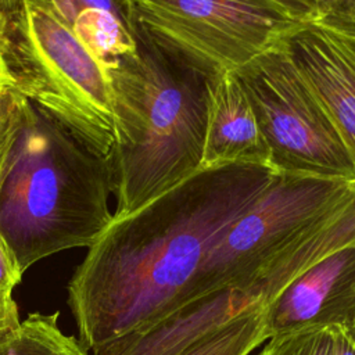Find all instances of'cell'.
Wrapping results in <instances>:
<instances>
[{
	"label": "cell",
	"mask_w": 355,
	"mask_h": 355,
	"mask_svg": "<svg viewBox=\"0 0 355 355\" xmlns=\"http://www.w3.org/2000/svg\"><path fill=\"white\" fill-rule=\"evenodd\" d=\"M277 175L252 164L200 169L114 216L67 286L80 344L93 354L189 304L187 288L212 247Z\"/></svg>",
	"instance_id": "6da1fadb"
},
{
	"label": "cell",
	"mask_w": 355,
	"mask_h": 355,
	"mask_svg": "<svg viewBox=\"0 0 355 355\" xmlns=\"http://www.w3.org/2000/svg\"><path fill=\"white\" fill-rule=\"evenodd\" d=\"M108 157L25 98L0 180V236L22 273L64 250L90 247L111 223Z\"/></svg>",
	"instance_id": "7a4b0ae2"
},
{
	"label": "cell",
	"mask_w": 355,
	"mask_h": 355,
	"mask_svg": "<svg viewBox=\"0 0 355 355\" xmlns=\"http://www.w3.org/2000/svg\"><path fill=\"white\" fill-rule=\"evenodd\" d=\"M110 76L114 216H125L200 171L209 80L162 51L139 24L136 53Z\"/></svg>",
	"instance_id": "3957f363"
},
{
	"label": "cell",
	"mask_w": 355,
	"mask_h": 355,
	"mask_svg": "<svg viewBox=\"0 0 355 355\" xmlns=\"http://www.w3.org/2000/svg\"><path fill=\"white\" fill-rule=\"evenodd\" d=\"M8 83L105 157L115 141L110 71L42 1L24 0L0 37Z\"/></svg>",
	"instance_id": "277c9868"
},
{
	"label": "cell",
	"mask_w": 355,
	"mask_h": 355,
	"mask_svg": "<svg viewBox=\"0 0 355 355\" xmlns=\"http://www.w3.org/2000/svg\"><path fill=\"white\" fill-rule=\"evenodd\" d=\"M354 189L343 180L279 173L212 247L186 302L222 291L250 298L265 270Z\"/></svg>",
	"instance_id": "5b68a950"
},
{
	"label": "cell",
	"mask_w": 355,
	"mask_h": 355,
	"mask_svg": "<svg viewBox=\"0 0 355 355\" xmlns=\"http://www.w3.org/2000/svg\"><path fill=\"white\" fill-rule=\"evenodd\" d=\"M284 40L234 72L268 144L270 166L277 173L355 183V161Z\"/></svg>",
	"instance_id": "8992f818"
},
{
	"label": "cell",
	"mask_w": 355,
	"mask_h": 355,
	"mask_svg": "<svg viewBox=\"0 0 355 355\" xmlns=\"http://www.w3.org/2000/svg\"><path fill=\"white\" fill-rule=\"evenodd\" d=\"M136 22L207 80L236 72L300 25L268 0H132Z\"/></svg>",
	"instance_id": "52a82bcc"
},
{
	"label": "cell",
	"mask_w": 355,
	"mask_h": 355,
	"mask_svg": "<svg viewBox=\"0 0 355 355\" xmlns=\"http://www.w3.org/2000/svg\"><path fill=\"white\" fill-rule=\"evenodd\" d=\"M269 338L341 326L355 336V243L324 257L263 305Z\"/></svg>",
	"instance_id": "ba28073f"
},
{
	"label": "cell",
	"mask_w": 355,
	"mask_h": 355,
	"mask_svg": "<svg viewBox=\"0 0 355 355\" xmlns=\"http://www.w3.org/2000/svg\"><path fill=\"white\" fill-rule=\"evenodd\" d=\"M284 43L355 161V36L308 22Z\"/></svg>",
	"instance_id": "9c48e42d"
},
{
	"label": "cell",
	"mask_w": 355,
	"mask_h": 355,
	"mask_svg": "<svg viewBox=\"0 0 355 355\" xmlns=\"http://www.w3.org/2000/svg\"><path fill=\"white\" fill-rule=\"evenodd\" d=\"M237 164L272 168L268 144L245 90L237 75L227 72L208 83L200 169Z\"/></svg>",
	"instance_id": "30bf717a"
},
{
	"label": "cell",
	"mask_w": 355,
	"mask_h": 355,
	"mask_svg": "<svg viewBox=\"0 0 355 355\" xmlns=\"http://www.w3.org/2000/svg\"><path fill=\"white\" fill-rule=\"evenodd\" d=\"M257 302L236 291L215 293L107 344L93 355H182L205 334Z\"/></svg>",
	"instance_id": "8fae6325"
},
{
	"label": "cell",
	"mask_w": 355,
	"mask_h": 355,
	"mask_svg": "<svg viewBox=\"0 0 355 355\" xmlns=\"http://www.w3.org/2000/svg\"><path fill=\"white\" fill-rule=\"evenodd\" d=\"M111 72L137 50L132 0H39Z\"/></svg>",
	"instance_id": "7c38bea8"
},
{
	"label": "cell",
	"mask_w": 355,
	"mask_h": 355,
	"mask_svg": "<svg viewBox=\"0 0 355 355\" xmlns=\"http://www.w3.org/2000/svg\"><path fill=\"white\" fill-rule=\"evenodd\" d=\"M269 338L261 302L214 329L182 355H250Z\"/></svg>",
	"instance_id": "4fadbf2b"
},
{
	"label": "cell",
	"mask_w": 355,
	"mask_h": 355,
	"mask_svg": "<svg viewBox=\"0 0 355 355\" xmlns=\"http://www.w3.org/2000/svg\"><path fill=\"white\" fill-rule=\"evenodd\" d=\"M58 318V312L29 313L18 330L0 344V355H89L75 336L62 333Z\"/></svg>",
	"instance_id": "5bb4252c"
},
{
	"label": "cell",
	"mask_w": 355,
	"mask_h": 355,
	"mask_svg": "<svg viewBox=\"0 0 355 355\" xmlns=\"http://www.w3.org/2000/svg\"><path fill=\"white\" fill-rule=\"evenodd\" d=\"M330 327H311L268 338L257 355H331Z\"/></svg>",
	"instance_id": "9a60e30c"
},
{
	"label": "cell",
	"mask_w": 355,
	"mask_h": 355,
	"mask_svg": "<svg viewBox=\"0 0 355 355\" xmlns=\"http://www.w3.org/2000/svg\"><path fill=\"white\" fill-rule=\"evenodd\" d=\"M25 98L8 83L0 86V180L19 132Z\"/></svg>",
	"instance_id": "2e32d148"
},
{
	"label": "cell",
	"mask_w": 355,
	"mask_h": 355,
	"mask_svg": "<svg viewBox=\"0 0 355 355\" xmlns=\"http://www.w3.org/2000/svg\"><path fill=\"white\" fill-rule=\"evenodd\" d=\"M315 24L355 36V0H312Z\"/></svg>",
	"instance_id": "e0dca14e"
},
{
	"label": "cell",
	"mask_w": 355,
	"mask_h": 355,
	"mask_svg": "<svg viewBox=\"0 0 355 355\" xmlns=\"http://www.w3.org/2000/svg\"><path fill=\"white\" fill-rule=\"evenodd\" d=\"M22 275L14 255L0 236V294L11 295L14 287L22 280Z\"/></svg>",
	"instance_id": "ac0fdd59"
},
{
	"label": "cell",
	"mask_w": 355,
	"mask_h": 355,
	"mask_svg": "<svg viewBox=\"0 0 355 355\" xmlns=\"http://www.w3.org/2000/svg\"><path fill=\"white\" fill-rule=\"evenodd\" d=\"M280 12L298 24L316 21V10L312 0H268Z\"/></svg>",
	"instance_id": "d6986e66"
},
{
	"label": "cell",
	"mask_w": 355,
	"mask_h": 355,
	"mask_svg": "<svg viewBox=\"0 0 355 355\" xmlns=\"http://www.w3.org/2000/svg\"><path fill=\"white\" fill-rule=\"evenodd\" d=\"M18 308L11 295H0V344L7 341L19 327Z\"/></svg>",
	"instance_id": "ffe728a7"
},
{
	"label": "cell",
	"mask_w": 355,
	"mask_h": 355,
	"mask_svg": "<svg viewBox=\"0 0 355 355\" xmlns=\"http://www.w3.org/2000/svg\"><path fill=\"white\" fill-rule=\"evenodd\" d=\"M333 354L331 355H355V336L345 327L331 326Z\"/></svg>",
	"instance_id": "44dd1931"
},
{
	"label": "cell",
	"mask_w": 355,
	"mask_h": 355,
	"mask_svg": "<svg viewBox=\"0 0 355 355\" xmlns=\"http://www.w3.org/2000/svg\"><path fill=\"white\" fill-rule=\"evenodd\" d=\"M22 3L24 0H0V37L22 7Z\"/></svg>",
	"instance_id": "7402d4cb"
},
{
	"label": "cell",
	"mask_w": 355,
	"mask_h": 355,
	"mask_svg": "<svg viewBox=\"0 0 355 355\" xmlns=\"http://www.w3.org/2000/svg\"><path fill=\"white\" fill-rule=\"evenodd\" d=\"M6 82H8V79H7V75H6V71H4L3 65H1V62H0V86L4 85Z\"/></svg>",
	"instance_id": "603a6c76"
},
{
	"label": "cell",
	"mask_w": 355,
	"mask_h": 355,
	"mask_svg": "<svg viewBox=\"0 0 355 355\" xmlns=\"http://www.w3.org/2000/svg\"><path fill=\"white\" fill-rule=\"evenodd\" d=\"M0 295H3V294H0Z\"/></svg>",
	"instance_id": "cb8c5ba5"
}]
</instances>
